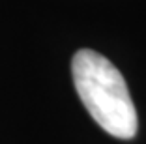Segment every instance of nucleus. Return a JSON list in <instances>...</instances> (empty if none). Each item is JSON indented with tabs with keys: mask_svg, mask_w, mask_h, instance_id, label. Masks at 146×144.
<instances>
[{
	"mask_svg": "<svg viewBox=\"0 0 146 144\" xmlns=\"http://www.w3.org/2000/svg\"><path fill=\"white\" fill-rule=\"evenodd\" d=\"M71 73L77 94L103 131L116 139L137 135V110L127 84L118 69L90 49H81L71 60Z\"/></svg>",
	"mask_w": 146,
	"mask_h": 144,
	"instance_id": "obj_1",
	"label": "nucleus"
}]
</instances>
